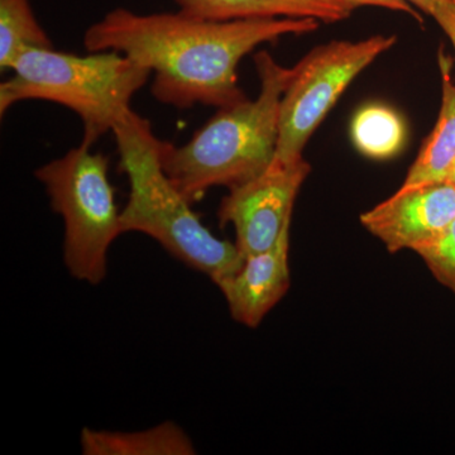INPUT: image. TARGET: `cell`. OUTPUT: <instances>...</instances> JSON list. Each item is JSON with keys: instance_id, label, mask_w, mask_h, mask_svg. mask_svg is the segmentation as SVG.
Segmentation results:
<instances>
[{"instance_id": "obj_1", "label": "cell", "mask_w": 455, "mask_h": 455, "mask_svg": "<svg viewBox=\"0 0 455 455\" xmlns=\"http://www.w3.org/2000/svg\"><path fill=\"white\" fill-rule=\"evenodd\" d=\"M313 18L212 20L187 12L137 14L116 8L84 35L89 52L114 51L154 74L152 95L164 106L223 108L243 101L239 62L259 44L316 31Z\"/></svg>"}, {"instance_id": "obj_2", "label": "cell", "mask_w": 455, "mask_h": 455, "mask_svg": "<svg viewBox=\"0 0 455 455\" xmlns=\"http://www.w3.org/2000/svg\"><path fill=\"white\" fill-rule=\"evenodd\" d=\"M259 97L220 108L185 145L161 142L164 172L191 204L212 188H232L257 178L274 163L278 116L292 68L262 51L254 56Z\"/></svg>"}, {"instance_id": "obj_3", "label": "cell", "mask_w": 455, "mask_h": 455, "mask_svg": "<svg viewBox=\"0 0 455 455\" xmlns=\"http://www.w3.org/2000/svg\"><path fill=\"white\" fill-rule=\"evenodd\" d=\"M130 197L121 212L123 233L151 236L188 267L220 284L235 276L244 259L235 243L217 238L164 172L161 142L151 123L131 110L112 132Z\"/></svg>"}, {"instance_id": "obj_4", "label": "cell", "mask_w": 455, "mask_h": 455, "mask_svg": "<svg viewBox=\"0 0 455 455\" xmlns=\"http://www.w3.org/2000/svg\"><path fill=\"white\" fill-rule=\"evenodd\" d=\"M12 75L0 85V114L25 100H46L73 110L82 119V143L92 147L131 112L133 95L151 70L114 51L86 56L52 49L20 53Z\"/></svg>"}, {"instance_id": "obj_5", "label": "cell", "mask_w": 455, "mask_h": 455, "mask_svg": "<svg viewBox=\"0 0 455 455\" xmlns=\"http://www.w3.org/2000/svg\"><path fill=\"white\" fill-rule=\"evenodd\" d=\"M109 158L80 143L36 170L53 212L64 220V262L71 276L99 284L107 276L108 252L123 235L121 212L109 181Z\"/></svg>"}, {"instance_id": "obj_6", "label": "cell", "mask_w": 455, "mask_h": 455, "mask_svg": "<svg viewBox=\"0 0 455 455\" xmlns=\"http://www.w3.org/2000/svg\"><path fill=\"white\" fill-rule=\"evenodd\" d=\"M396 44V36L358 42L334 41L311 51L292 68L278 116L275 161L293 164L344 90L377 57Z\"/></svg>"}, {"instance_id": "obj_7", "label": "cell", "mask_w": 455, "mask_h": 455, "mask_svg": "<svg viewBox=\"0 0 455 455\" xmlns=\"http://www.w3.org/2000/svg\"><path fill=\"white\" fill-rule=\"evenodd\" d=\"M310 171L304 158L293 164L274 160L257 178L229 188L218 220L221 227H235V245L244 259L274 247L291 227L293 204Z\"/></svg>"}, {"instance_id": "obj_8", "label": "cell", "mask_w": 455, "mask_h": 455, "mask_svg": "<svg viewBox=\"0 0 455 455\" xmlns=\"http://www.w3.org/2000/svg\"><path fill=\"white\" fill-rule=\"evenodd\" d=\"M455 218L451 182L398 188L394 196L361 215L362 226L385 244L388 252H419L433 243Z\"/></svg>"}, {"instance_id": "obj_9", "label": "cell", "mask_w": 455, "mask_h": 455, "mask_svg": "<svg viewBox=\"0 0 455 455\" xmlns=\"http://www.w3.org/2000/svg\"><path fill=\"white\" fill-rule=\"evenodd\" d=\"M290 228L276 244L244 259L241 269L218 284L230 315L239 324L254 329L283 300L290 289Z\"/></svg>"}, {"instance_id": "obj_10", "label": "cell", "mask_w": 455, "mask_h": 455, "mask_svg": "<svg viewBox=\"0 0 455 455\" xmlns=\"http://www.w3.org/2000/svg\"><path fill=\"white\" fill-rule=\"evenodd\" d=\"M181 11L212 20L313 18L337 23L352 12L337 0H172Z\"/></svg>"}, {"instance_id": "obj_11", "label": "cell", "mask_w": 455, "mask_h": 455, "mask_svg": "<svg viewBox=\"0 0 455 455\" xmlns=\"http://www.w3.org/2000/svg\"><path fill=\"white\" fill-rule=\"evenodd\" d=\"M443 77V98L435 127L424 143L420 154L410 167L401 187L447 181L455 164V85L451 77V60L439 53Z\"/></svg>"}, {"instance_id": "obj_12", "label": "cell", "mask_w": 455, "mask_h": 455, "mask_svg": "<svg viewBox=\"0 0 455 455\" xmlns=\"http://www.w3.org/2000/svg\"><path fill=\"white\" fill-rule=\"evenodd\" d=\"M82 449L85 455H194L196 448L187 433L172 421L148 430L82 431Z\"/></svg>"}, {"instance_id": "obj_13", "label": "cell", "mask_w": 455, "mask_h": 455, "mask_svg": "<svg viewBox=\"0 0 455 455\" xmlns=\"http://www.w3.org/2000/svg\"><path fill=\"white\" fill-rule=\"evenodd\" d=\"M350 137L361 154L373 160H387L405 145V123L392 108L371 104L355 114Z\"/></svg>"}, {"instance_id": "obj_14", "label": "cell", "mask_w": 455, "mask_h": 455, "mask_svg": "<svg viewBox=\"0 0 455 455\" xmlns=\"http://www.w3.org/2000/svg\"><path fill=\"white\" fill-rule=\"evenodd\" d=\"M29 0H0V68L3 73L29 49H52Z\"/></svg>"}, {"instance_id": "obj_15", "label": "cell", "mask_w": 455, "mask_h": 455, "mask_svg": "<svg viewBox=\"0 0 455 455\" xmlns=\"http://www.w3.org/2000/svg\"><path fill=\"white\" fill-rule=\"evenodd\" d=\"M416 253L436 281L455 295V218L433 243Z\"/></svg>"}, {"instance_id": "obj_16", "label": "cell", "mask_w": 455, "mask_h": 455, "mask_svg": "<svg viewBox=\"0 0 455 455\" xmlns=\"http://www.w3.org/2000/svg\"><path fill=\"white\" fill-rule=\"evenodd\" d=\"M343 7L355 11L358 7H379L390 9V11L400 12L407 16L415 18L419 22H423V17L415 11L414 5L407 0H337Z\"/></svg>"}, {"instance_id": "obj_17", "label": "cell", "mask_w": 455, "mask_h": 455, "mask_svg": "<svg viewBox=\"0 0 455 455\" xmlns=\"http://www.w3.org/2000/svg\"><path fill=\"white\" fill-rule=\"evenodd\" d=\"M433 18L448 36L455 50V0L443 3L433 14Z\"/></svg>"}, {"instance_id": "obj_18", "label": "cell", "mask_w": 455, "mask_h": 455, "mask_svg": "<svg viewBox=\"0 0 455 455\" xmlns=\"http://www.w3.org/2000/svg\"><path fill=\"white\" fill-rule=\"evenodd\" d=\"M407 2L411 3L414 7L420 9L424 13L433 17L436 9H438L443 3L447 2V0H407Z\"/></svg>"}, {"instance_id": "obj_19", "label": "cell", "mask_w": 455, "mask_h": 455, "mask_svg": "<svg viewBox=\"0 0 455 455\" xmlns=\"http://www.w3.org/2000/svg\"><path fill=\"white\" fill-rule=\"evenodd\" d=\"M447 181L451 182V184L455 187V164L453 169H451V173H449Z\"/></svg>"}]
</instances>
